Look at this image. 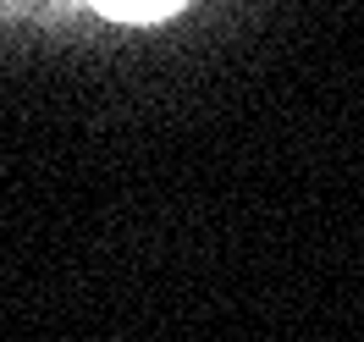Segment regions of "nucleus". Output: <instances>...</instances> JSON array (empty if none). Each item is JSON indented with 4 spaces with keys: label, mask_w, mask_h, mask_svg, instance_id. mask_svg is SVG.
<instances>
[{
    "label": "nucleus",
    "mask_w": 364,
    "mask_h": 342,
    "mask_svg": "<svg viewBox=\"0 0 364 342\" xmlns=\"http://www.w3.org/2000/svg\"><path fill=\"white\" fill-rule=\"evenodd\" d=\"M111 11H127V17H144V11H160V6H171V0H105Z\"/></svg>",
    "instance_id": "f257e3e1"
}]
</instances>
